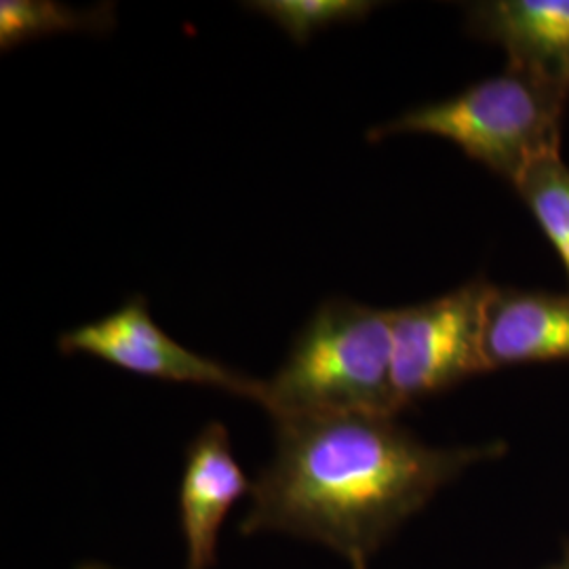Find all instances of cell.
Segmentation results:
<instances>
[{
	"label": "cell",
	"instance_id": "obj_12",
	"mask_svg": "<svg viewBox=\"0 0 569 569\" xmlns=\"http://www.w3.org/2000/svg\"><path fill=\"white\" fill-rule=\"evenodd\" d=\"M545 569H569V545L568 549L563 550V555H561V559L557 561V563H552L549 568Z\"/></svg>",
	"mask_w": 569,
	"mask_h": 569
},
{
	"label": "cell",
	"instance_id": "obj_11",
	"mask_svg": "<svg viewBox=\"0 0 569 569\" xmlns=\"http://www.w3.org/2000/svg\"><path fill=\"white\" fill-rule=\"evenodd\" d=\"M274 21L289 39L305 44L321 30L342 23L366 20L378 7L367 0H258L244 4Z\"/></svg>",
	"mask_w": 569,
	"mask_h": 569
},
{
	"label": "cell",
	"instance_id": "obj_7",
	"mask_svg": "<svg viewBox=\"0 0 569 569\" xmlns=\"http://www.w3.org/2000/svg\"><path fill=\"white\" fill-rule=\"evenodd\" d=\"M468 32L509 53V68L569 93V0H486L468 4Z\"/></svg>",
	"mask_w": 569,
	"mask_h": 569
},
{
	"label": "cell",
	"instance_id": "obj_5",
	"mask_svg": "<svg viewBox=\"0 0 569 569\" xmlns=\"http://www.w3.org/2000/svg\"><path fill=\"white\" fill-rule=\"evenodd\" d=\"M63 355H91L110 366L164 382L222 388L260 403L262 382L197 355L171 340L148 312L143 296L98 319L60 336Z\"/></svg>",
	"mask_w": 569,
	"mask_h": 569
},
{
	"label": "cell",
	"instance_id": "obj_1",
	"mask_svg": "<svg viewBox=\"0 0 569 569\" xmlns=\"http://www.w3.org/2000/svg\"><path fill=\"white\" fill-rule=\"evenodd\" d=\"M277 422V449L251 489L241 531L319 542L367 569L371 555L468 467L500 458V441L430 448L395 418L296 416Z\"/></svg>",
	"mask_w": 569,
	"mask_h": 569
},
{
	"label": "cell",
	"instance_id": "obj_6",
	"mask_svg": "<svg viewBox=\"0 0 569 569\" xmlns=\"http://www.w3.org/2000/svg\"><path fill=\"white\" fill-rule=\"evenodd\" d=\"M253 486L244 477L224 425L209 422L186 453L180 521L186 540V568L209 569L226 515Z\"/></svg>",
	"mask_w": 569,
	"mask_h": 569
},
{
	"label": "cell",
	"instance_id": "obj_9",
	"mask_svg": "<svg viewBox=\"0 0 569 569\" xmlns=\"http://www.w3.org/2000/svg\"><path fill=\"white\" fill-rule=\"evenodd\" d=\"M112 28V7L77 11L51 0H2L0 2V47L9 51L23 42L72 30Z\"/></svg>",
	"mask_w": 569,
	"mask_h": 569
},
{
	"label": "cell",
	"instance_id": "obj_10",
	"mask_svg": "<svg viewBox=\"0 0 569 569\" xmlns=\"http://www.w3.org/2000/svg\"><path fill=\"white\" fill-rule=\"evenodd\" d=\"M515 190L526 201L550 244L559 253L569 279V167L559 154L531 164Z\"/></svg>",
	"mask_w": 569,
	"mask_h": 569
},
{
	"label": "cell",
	"instance_id": "obj_8",
	"mask_svg": "<svg viewBox=\"0 0 569 569\" xmlns=\"http://www.w3.org/2000/svg\"><path fill=\"white\" fill-rule=\"evenodd\" d=\"M481 350L488 371L569 359V296L491 284Z\"/></svg>",
	"mask_w": 569,
	"mask_h": 569
},
{
	"label": "cell",
	"instance_id": "obj_13",
	"mask_svg": "<svg viewBox=\"0 0 569 569\" xmlns=\"http://www.w3.org/2000/svg\"><path fill=\"white\" fill-rule=\"evenodd\" d=\"M79 569H106V568H100V566H82V568H79Z\"/></svg>",
	"mask_w": 569,
	"mask_h": 569
},
{
	"label": "cell",
	"instance_id": "obj_2",
	"mask_svg": "<svg viewBox=\"0 0 569 569\" xmlns=\"http://www.w3.org/2000/svg\"><path fill=\"white\" fill-rule=\"evenodd\" d=\"M274 418L367 413L395 418L392 310L327 300L296 338L281 369L262 382Z\"/></svg>",
	"mask_w": 569,
	"mask_h": 569
},
{
	"label": "cell",
	"instance_id": "obj_4",
	"mask_svg": "<svg viewBox=\"0 0 569 569\" xmlns=\"http://www.w3.org/2000/svg\"><path fill=\"white\" fill-rule=\"evenodd\" d=\"M491 283L475 279L422 305L392 310V392L399 409L488 371L481 350Z\"/></svg>",
	"mask_w": 569,
	"mask_h": 569
},
{
	"label": "cell",
	"instance_id": "obj_3",
	"mask_svg": "<svg viewBox=\"0 0 569 569\" xmlns=\"http://www.w3.org/2000/svg\"><path fill=\"white\" fill-rule=\"evenodd\" d=\"M568 100L566 89L509 68L453 98L413 108L376 127L369 140L395 133L439 136L515 186L531 164L559 154Z\"/></svg>",
	"mask_w": 569,
	"mask_h": 569
}]
</instances>
